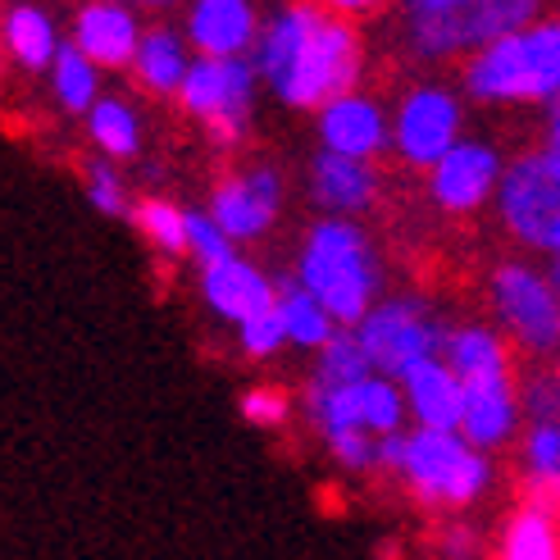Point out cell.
<instances>
[{
  "mask_svg": "<svg viewBox=\"0 0 560 560\" xmlns=\"http://www.w3.org/2000/svg\"><path fill=\"white\" fill-rule=\"evenodd\" d=\"M250 65L273 101L319 115L328 101L360 88L365 42H360V27L338 10L288 5L265 19Z\"/></svg>",
  "mask_w": 560,
  "mask_h": 560,
  "instance_id": "1",
  "label": "cell"
},
{
  "mask_svg": "<svg viewBox=\"0 0 560 560\" xmlns=\"http://www.w3.org/2000/svg\"><path fill=\"white\" fill-rule=\"evenodd\" d=\"M292 283H301L324 311L351 332L383 301V260L360 219H315L296 246Z\"/></svg>",
  "mask_w": 560,
  "mask_h": 560,
  "instance_id": "2",
  "label": "cell"
},
{
  "mask_svg": "<svg viewBox=\"0 0 560 560\" xmlns=\"http://www.w3.org/2000/svg\"><path fill=\"white\" fill-rule=\"evenodd\" d=\"M383 469L397 479L410 501L433 515H460L492 492L497 465L488 452L469 446L460 433L406 429L401 438L383 442Z\"/></svg>",
  "mask_w": 560,
  "mask_h": 560,
  "instance_id": "3",
  "label": "cell"
},
{
  "mask_svg": "<svg viewBox=\"0 0 560 560\" xmlns=\"http://www.w3.org/2000/svg\"><path fill=\"white\" fill-rule=\"evenodd\" d=\"M460 96L488 109L560 101V14H538L520 33L469 55L460 65Z\"/></svg>",
  "mask_w": 560,
  "mask_h": 560,
  "instance_id": "4",
  "label": "cell"
},
{
  "mask_svg": "<svg viewBox=\"0 0 560 560\" xmlns=\"http://www.w3.org/2000/svg\"><path fill=\"white\" fill-rule=\"evenodd\" d=\"M542 14L534 0H410L397 10L401 46L419 65H465Z\"/></svg>",
  "mask_w": 560,
  "mask_h": 560,
  "instance_id": "5",
  "label": "cell"
},
{
  "mask_svg": "<svg viewBox=\"0 0 560 560\" xmlns=\"http://www.w3.org/2000/svg\"><path fill=\"white\" fill-rule=\"evenodd\" d=\"M488 311L492 328L511 342L515 355L534 360V365H551L560 351V292L542 260L528 256H506L488 273Z\"/></svg>",
  "mask_w": 560,
  "mask_h": 560,
  "instance_id": "6",
  "label": "cell"
},
{
  "mask_svg": "<svg viewBox=\"0 0 560 560\" xmlns=\"http://www.w3.org/2000/svg\"><path fill=\"white\" fill-rule=\"evenodd\" d=\"M492 214L520 256L528 260H560V155L542 142L506 160Z\"/></svg>",
  "mask_w": 560,
  "mask_h": 560,
  "instance_id": "7",
  "label": "cell"
},
{
  "mask_svg": "<svg viewBox=\"0 0 560 560\" xmlns=\"http://www.w3.org/2000/svg\"><path fill=\"white\" fill-rule=\"evenodd\" d=\"M305 415H311V424L324 438V446L338 442V438L392 442L410 429L401 383L383 378V374H370V378L347 383V387L311 383L305 387Z\"/></svg>",
  "mask_w": 560,
  "mask_h": 560,
  "instance_id": "8",
  "label": "cell"
},
{
  "mask_svg": "<svg viewBox=\"0 0 560 560\" xmlns=\"http://www.w3.org/2000/svg\"><path fill=\"white\" fill-rule=\"evenodd\" d=\"M351 332H355L360 351L370 355L374 374L401 378L406 370L442 355L452 324H446L433 305L419 301V296H383Z\"/></svg>",
  "mask_w": 560,
  "mask_h": 560,
  "instance_id": "9",
  "label": "cell"
},
{
  "mask_svg": "<svg viewBox=\"0 0 560 560\" xmlns=\"http://www.w3.org/2000/svg\"><path fill=\"white\" fill-rule=\"evenodd\" d=\"M465 142V96L446 82H415L392 105V155L406 170H433Z\"/></svg>",
  "mask_w": 560,
  "mask_h": 560,
  "instance_id": "10",
  "label": "cell"
},
{
  "mask_svg": "<svg viewBox=\"0 0 560 560\" xmlns=\"http://www.w3.org/2000/svg\"><path fill=\"white\" fill-rule=\"evenodd\" d=\"M256 92H260V78L250 60H191L178 105L191 119L206 124V132L219 147H233L246 132Z\"/></svg>",
  "mask_w": 560,
  "mask_h": 560,
  "instance_id": "11",
  "label": "cell"
},
{
  "mask_svg": "<svg viewBox=\"0 0 560 560\" xmlns=\"http://www.w3.org/2000/svg\"><path fill=\"white\" fill-rule=\"evenodd\" d=\"M501 174H506L501 151L492 142H483V137H465L452 155L438 160L424 174V187H429L433 210L452 214V219H469L479 210H492Z\"/></svg>",
  "mask_w": 560,
  "mask_h": 560,
  "instance_id": "12",
  "label": "cell"
},
{
  "mask_svg": "<svg viewBox=\"0 0 560 560\" xmlns=\"http://www.w3.org/2000/svg\"><path fill=\"white\" fill-rule=\"evenodd\" d=\"M283 178L269 164H250V170H237L229 178H219L210 191V219L223 229L233 246L260 242L265 233H273L278 214H283Z\"/></svg>",
  "mask_w": 560,
  "mask_h": 560,
  "instance_id": "13",
  "label": "cell"
},
{
  "mask_svg": "<svg viewBox=\"0 0 560 560\" xmlns=\"http://www.w3.org/2000/svg\"><path fill=\"white\" fill-rule=\"evenodd\" d=\"M319 151L360 164H378L392 151V109L374 92H347L315 115Z\"/></svg>",
  "mask_w": 560,
  "mask_h": 560,
  "instance_id": "14",
  "label": "cell"
},
{
  "mask_svg": "<svg viewBox=\"0 0 560 560\" xmlns=\"http://www.w3.org/2000/svg\"><path fill=\"white\" fill-rule=\"evenodd\" d=\"M260 27L265 19L250 0H196L183 19V37L196 60H250Z\"/></svg>",
  "mask_w": 560,
  "mask_h": 560,
  "instance_id": "15",
  "label": "cell"
},
{
  "mask_svg": "<svg viewBox=\"0 0 560 560\" xmlns=\"http://www.w3.org/2000/svg\"><path fill=\"white\" fill-rule=\"evenodd\" d=\"M142 37H147L142 19L128 5H119V0H92V5H82L69 23V42L88 55L101 73H119V69L132 73Z\"/></svg>",
  "mask_w": 560,
  "mask_h": 560,
  "instance_id": "16",
  "label": "cell"
},
{
  "mask_svg": "<svg viewBox=\"0 0 560 560\" xmlns=\"http://www.w3.org/2000/svg\"><path fill=\"white\" fill-rule=\"evenodd\" d=\"M524 433V401H520V378L501 383H474L465 387V410H460V438L479 452L497 456L515 446Z\"/></svg>",
  "mask_w": 560,
  "mask_h": 560,
  "instance_id": "17",
  "label": "cell"
},
{
  "mask_svg": "<svg viewBox=\"0 0 560 560\" xmlns=\"http://www.w3.org/2000/svg\"><path fill=\"white\" fill-rule=\"evenodd\" d=\"M201 296L223 324H246L250 315L273 311L278 305V283L246 256H233L214 269H201Z\"/></svg>",
  "mask_w": 560,
  "mask_h": 560,
  "instance_id": "18",
  "label": "cell"
},
{
  "mask_svg": "<svg viewBox=\"0 0 560 560\" xmlns=\"http://www.w3.org/2000/svg\"><path fill=\"white\" fill-rule=\"evenodd\" d=\"M311 201L324 210V219H360L365 210H374L383 178L378 164H360V160H342V155H315L311 160Z\"/></svg>",
  "mask_w": 560,
  "mask_h": 560,
  "instance_id": "19",
  "label": "cell"
},
{
  "mask_svg": "<svg viewBox=\"0 0 560 560\" xmlns=\"http://www.w3.org/2000/svg\"><path fill=\"white\" fill-rule=\"evenodd\" d=\"M401 397L410 429H429V433H460V410H465V387L460 378L446 370V360H424V365L406 370L401 378Z\"/></svg>",
  "mask_w": 560,
  "mask_h": 560,
  "instance_id": "20",
  "label": "cell"
},
{
  "mask_svg": "<svg viewBox=\"0 0 560 560\" xmlns=\"http://www.w3.org/2000/svg\"><path fill=\"white\" fill-rule=\"evenodd\" d=\"M446 370L460 378V387L474 383H501V378H515V351L488 319H465L452 324L446 332V347H442Z\"/></svg>",
  "mask_w": 560,
  "mask_h": 560,
  "instance_id": "21",
  "label": "cell"
},
{
  "mask_svg": "<svg viewBox=\"0 0 560 560\" xmlns=\"http://www.w3.org/2000/svg\"><path fill=\"white\" fill-rule=\"evenodd\" d=\"M60 50H65L60 23H55L42 5L0 10V55H5V60H14L27 73H50Z\"/></svg>",
  "mask_w": 560,
  "mask_h": 560,
  "instance_id": "22",
  "label": "cell"
},
{
  "mask_svg": "<svg viewBox=\"0 0 560 560\" xmlns=\"http://www.w3.org/2000/svg\"><path fill=\"white\" fill-rule=\"evenodd\" d=\"M497 560H560V506L520 497L497 534Z\"/></svg>",
  "mask_w": 560,
  "mask_h": 560,
  "instance_id": "23",
  "label": "cell"
},
{
  "mask_svg": "<svg viewBox=\"0 0 560 560\" xmlns=\"http://www.w3.org/2000/svg\"><path fill=\"white\" fill-rule=\"evenodd\" d=\"M191 60H196V55H191V46H187V37L178 33V27L155 23V27H147L142 46H137L132 78L142 82L151 96H174L178 101L183 82L191 73Z\"/></svg>",
  "mask_w": 560,
  "mask_h": 560,
  "instance_id": "24",
  "label": "cell"
},
{
  "mask_svg": "<svg viewBox=\"0 0 560 560\" xmlns=\"http://www.w3.org/2000/svg\"><path fill=\"white\" fill-rule=\"evenodd\" d=\"M520 474H524V497H538L560 506V415L524 419L520 433Z\"/></svg>",
  "mask_w": 560,
  "mask_h": 560,
  "instance_id": "25",
  "label": "cell"
},
{
  "mask_svg": "<svg viewBox=\"0 0 560 560\" xmlns=\"http://www.w3.org/2000/svg\"><path fill=\"white\" fill-rule=\"evenodd\" d=\"M278 319H283V332H288V347L296 351H324L332 338H338V319H332L324 305L305 292L301 283H292V278H283L278 283Z\"/></svg>",
  "mask_w": 560,
  "mask_h": 560,
  "instance_id": "26",
  "label": "cell"
},
{
  "mask_svg": "<svg viewBox=\"0 0 560 560\" xmlns=\"http://www.w3.org/2000/svg\"><path fill=\"white\" fill-rule=\"evenodd\" d=\"M88 124V137L92 147L115 164V160H132L137 151H142V115L132 109L128 96H101L92 105V115L82 119Z\"/></svg>",
  "mask_w": 560,
  "mask_h": 560,
  "instance_id": "27",
  "label": "cell"
},
{
  "mask_svg": "<svg viewBox=\"0 0 560 560\" xmlns=\"http://www.w3.org/2000/svg\"><path fill=\"white\" fill-rule=\"evenodd\" d=\"M46 78H50V96L60 101V109H69V115H82V119H88L92 105L105 96L101 92V69L73 42H65V50L55 55V65H50Z\"/></svg>",
  "mask_w": 560,
  "mask_h": 560,
  "instance_id": "28",
  "label": "cell"
},
{
  "mask_svg": "<svg viewBox=\"0 0 560 560\" xmlns=\"http://www.w3.org/2000/svg\"><path fill=\"white\" fill-rule=\"evenodd\" d=\"M132 223L160 256H187V210L164 201V196H142L132 206Z\"/></svg>",
  "mask_w": 560,
  "mask_h": 560,
  "instance_id": "29",
  "label": "cell"
},
{
  "mask_svg": "<svg viewBox=\"0 0 560 560\" xmlns=\"http://www.w3.org/2000/svg\"><path fill=\"white\" fill-rule=\"evenodd\" d=\"M374 365H370V355L360 351L355 342V332H338L319 355H315V378L311 383H328V387H347V383H360V378H370Z\"/></svg>",
  "mask_w": 560,
  "mask_h": 560,
  "instance_id": "30",
  "label": "cell"
},
{
  "mask_svg": "<svg viewBox=\"0 0 560 560\" xmlns=\"http://www.w3.org/2000/svg\"><path fill=\"white\" fill-rule=\"evenodd\" d=\"M187 256L196 269H214L223 260L242 256V250L223 237V229L210 219V210H187Z\"/></svg>",
  "mask_w": 560,
  "mask_h": 560,
  "instance_id": "31",
  "label": "cell"
},
{
  "mask_svg": "<svg viewBox=\"0 0 560 560\" xmlns=\"http://www.w3.org/2000/svg\"><path fill=\"white\" fill-rule=\"evenodd\" d=\"M237 347L250 355V360H269L288 347V332H283V319H278V305L273 311H260L250 315L246 324H237Z\"/></svg>",
  "mask_w": 560,
  "mask_h": 560,
  "instance_id": "32",
  "label": "cell"
},
{
  "mask_svg": "<svg viewBox=\"0 0 560 560\" xmlns=\"http://www.w3.org/2000/svg\"><path fill=\"white\" fill-rule=\"evenodd\" d=\"M88 196H92V206L101 214H132V201H128V183L119 174V164H109V160H96L92 170H88Z\"/></svg>",
  "mask_w": 560,
  "mask_h": 560,
  "instance_id": "33",
  "label": "cell"
},
{
  "mask_svg": "<svg viewBox=\"0 0 560 560\" xmlns=\"http://www.w3.org/2000/svg\"><path fill=\"white\" fill-rule=\"evenodd\" d=\"M242 415L260 429H283L292 419V401L278 387H250V392H242Z\"/></svg>",
  "mask_w": 560,
  "mask_h": 560,
  "instance_id": "34",
  "label": "cell"
},
{
  "mask_svg": "<svg viewBox=\"0 0 560 560\" xmlns=\"http://www.w3.org/2000/svg\"><path fill=\"white\" fill-rule=\"evenodd\" d=\"M442 556L446 560H483V538L465 524H446V538H442Z\"/></svg>",
  "mask_w": 560,
  "mask_h": 560,
  "instance_id": "35",
  "label": "cell"
},
{
  "mask_svg": "<svg viewBox=\"0 0 560 560\" xmlns=\"http://www.w3.org/2000/svg\"><path fill=\"white\" fill-rule=\"evenodd\" d=\"M542 147L560 155V101L547 109V119H542Z\"/></svg>",
  "mask_w": 560,
  "mask_h": 560,
  "instance_id": "36",
  "label": "cell"
},
{
  "mask_svg": "<svg viewBox=\"0 0 560 560\" xmlns=\"http://www.w3.org/2000/svg\"><path fill=\"white\" fill-rule=\"evenodd\" d=\"M547 378H551V387H556V401H560V351H556V360L547 365Z\"/></svg>",
  "mask_w": 560,
  "mask_h": 560,
  "instance_id": "37",
  "label": "cell"
},
{
  "mask_svg": "<svg viewBox=\"0 0 560 560\" xmlns=\"http://www.w3.org/2000/svg\"><path fill=\"white\" fill-rule=\"evenodd\" d=\"M547 273H551V283H556V292H560V260H551V265H547Z\"/></svg>",
  "mask_w": 560,
  "mask_h": 560,
  "instance_id": "38",
  "label": "cell"
},
{
  "mask_svg": "<svg viewBox=\"0 0 560 560\" xmlns=\"http://www.w3.org/2000/svg\"><path fill=\"white\" fill-rule=\"evenodd\" d=\"M0 60H5V55H0Z\"/></svg>",
  "mask_w": 560,
  "mask_h": 560,
  "instance_id": "39",
  "label": "cell"
}]
</instances>
